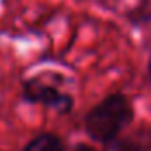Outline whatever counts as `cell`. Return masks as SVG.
<instances>
[{
  "label": "cell",
  "instance_id": "cell-1",
  "mask_svg": "<svg viewBox=\"0 0 151 151\" xmlns=\"http://www.w3.org/2000/svg\"><path fill=\"white\" fill-rule=\"evenodd\" d=\"M134 118L135 109L132 100L125 93L114 91L106 95L84 114L83 127L90 139L106 146L121 137V132L132 125Z\"/></svg>",
  "mask_w": 151,
  "mask_h": 151
},
{
  "label": "cell",
  "instance_id": "cell-2",
  "mask_svg": "<svg viewBox=\"0 0 151 151\" xmlns=\"http://www.w3.org/2000/svg\"><path fill=\"white\" fill-rule=\"evenodd\" d=\"M21 97L28 104H40L58 114H69L74 109V97L58 88V84L46 81V72L28 77L21 83Z\"/></svg>",
  "mask_w": 151,
  "mask_h": 151
},
{
  "label": "cell",
  "instance_id": "cell-3",
  "mask_svg": "<svg viewBox=\"0 0 151 151\" xmlns=\"http://www.w3.org/2000/svg\"><path fill=\"white\" fill-rule=\"evenodd\" d=\"M65 139L55 132H40L32 137L21 151H65Z\"/></svg>",
  "mask_w": 151,
  "mask_h": 151
},
{
  "label": "cell",
  "instance_id": "cell-4",
  "mask_svg": "<svg viewBox=\"0 0 151 151\" xmlns=\"http://www.w3.org/2000/svg\"><path fill=\"white\" fill-rule=\"evenodd\" d=\"M102 151H151V132L146 137H118Z\"/></svg>",
  "mask_w": 151,
  "mask_h": 151
},
{
  "label": "cell",
  "instance_id": "cell-5",
  "mask_svg": "<svg viewBox=\"0 0 151 151\" xmlns=\"http://www.w3.org/2000/svg\"><path fill=\"white\" fill-rule=\"evenodd\" d=\"M125 18L128 19V23H132L134 27H144L151 23V0H139V4L130 9Z\"/></svg>",
  "mask_w": 151,
  "mask_h": 151
},
{
  "label": "cell",
  "instance_id": "cell-6",
  "mask_svg": "<svg viewBox=\"0 0 151 151\" xmlns=\"http://www.w3.org/2000/svg\"><path fill=\"white\" fill-rule=\"evenodd\" d=\"M70 151H97V148H93V146H90V144L81 142V144H76Z\"/></svg>",
  "mask_w": 151,
  "mask_h": 151
},
{
  "label": "cell",
  "instance_id": "cell-7",
  "mask_svg": "<svg viewBox=\"0 0 151 151\" xmlns=\"http://www.w3.org/2000/svg\"><path fill=\"white\" fill-rule=\"evenodd\" d=\"M148 77L151 81V55H150V60H148Z\"/></svg>",
  "mask_w": 151,
  "mask_h": 151
},
{
  "label": "cell",
  "instance_id": "cell-8",
  "mask_svg": "<svg viewBox=\"0 0 151 151\" xmlns=\"http://www.w3.org/2000/svg\"><path fill=\"white\" fill-rule=\"evenodd\" d=\"M0 151H5V150H0Z\"/></svg>",
  "mask_w": 151,
  "mask_h": 151
}]
</instances>
